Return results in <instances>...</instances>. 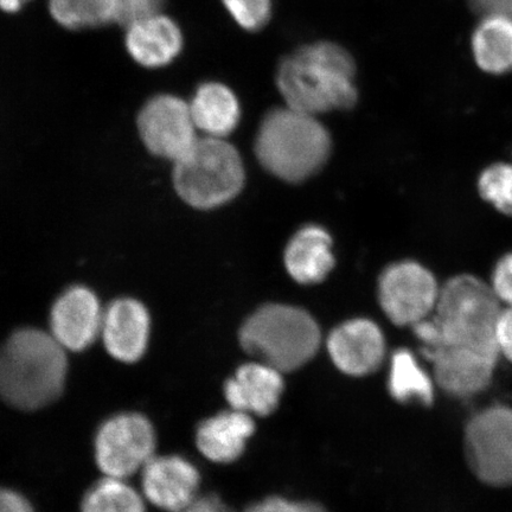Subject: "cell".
I'll return each mask as SVG.
<instances>
[{"label":"cell","instance_id":"6da1fadb","mask_svg":"<svg viewBox=\"0 0 512 512\" xmlns=\"http://www.w3.org/2000/svg\"><path fill=\"white\" fill-rule=\"evenodd\" d=\"M501 304L490 284L460 274L440 287L434 316L413 326L446 393L464 398L489 386L499 357L495 331Z\"/></svg>","mask_w":512,"mask_h":512},{"label":"cell","instance_id":"7a4b0ae2","mask_svg":"<svg viewBox=\"0 0 512 512\" xmlns=\"http://www.w3.org/2000/svg\"><path fill=\"white\" fill-rule=\"evenodd\" d=\"M66 349L38 329L17 330L0 348V399L34 412L60 398L66 386Z\"/></svg>","mask_w":512,"mask_h":512},{"label":"cell","instance_id":"3957f363","mask_svg":"<svg viewBox=\"0 0 512 512\" xmlns=\"http://www.w3.org/2000/svg\"><path fill=\"white\" fill-rule=\"evenodd\" d=\"M356 66L335 43L310 44L280 64L277 83L286 106L312 115L349 110L356 104Z\"/></svg>","mask_w":512,"mask_h":512},{"label":"cell","instance_id":"277c9868","mask_svg":"<svg viewBox=\"0 0 512 512\" xmlns=\"http://www.w3.org/2000/svg\"><path fill=\"white\" fill-rule=\"evenodd\" d=\"M255 153L261 165L275 177L291 183L303 182L329 159L331 138L316 115L288 106L275 108L262 120Z\"/></svg>","mask_w":512,"mask_h":512},{"label":"cell","instance_id":"5b68a950","mask_svg":"<svg viewBox=\"0 0 512 512\" xmlns=\"http://www.w3.org/2000/svg\"><path fill=\"white\" fill-rule=\"evenodd\" d=\"M240 343L259 362L288 373L317 354L320 330L316 320L299 307L270 304L242 325Z\"/></svg>","mask_w":512,"mask_h":512},{"label":"cell","instance_id":"8992f818","mask_svg":"<svg viewBox=\"0 0 512 512\" xmlns=\"http://www.w3.org/2000/svg\"><path fill=\"white\" fill-rule=\"evenodd\" d=\"M174 184L179 197L202 210L223 206L240 194L245 166L238 150L224 138H198L175 162Z\"/></svg>","mask_w":512,"mask_h":512},{"label":"cell","instance_id":"52a82bcc","mask_svg":"<svg viewBox=\"0 0 512 512\" xmlns=\"http://www.w3.org/2000/svg\"><path fill=\"white\" fill-rule=\"evenodd\" d=\"M94 450L96 464L106 477L125 479L155 457V428L142 414L114 415L96 432Z\"/></svg>","mask_w":512,"mask_h":512},{"label":"cell","instance_id":"ba28073f","mask_svg":"<svg viewBox=\"0 0 512 512\" xmlns=\"http://www.w3.org/2000/svg\"><path fill=\"white\" fill-rule=\"evenodd\" d=\"M465 453L483 483L512 485V409L495 406L473 416L465 430Z\"/></svg>","mask_w":512,"mask_h":512},{"label":"cell","instance_id":"9c48e42d","mask_svg":"<svg viewBox=\"0 0 512 512\" xmlns=\"http://www.w3.org/2000/svg\"><path fill=\"white\" fill-rule=\"evenodd\" d=\"M440 286L433 273L419 262H396L383 271L379 281L380 305L399 326H414L432 315Z\"/></svg>","mask_w":512,"mask_h":512},{"label":"cell","instance_id":"30bf717a","mask_svg":"<svg viewBox=\"0 0 512 512\" xmlns=\"http://www.w3.org/2000/svg\"><path fill=\"white\" fill-rule=\"evenodd\" d=\"M138 130L152 155L176 162L196 143L190 106L174 95H158L143 107Z\"/></svg>","mask_w":512,"mask_h":512},{"label":"cell","instance_id":"8fae6325","mask_svg":"<svg viewBox=\"0 0 512 512\" xmlns=\"http://www.w3.org/2000/svg\"><path fill=\"white\" fill-rule=\"evenodd\" d=\"M104 311L95 293L85 286L70 287L50 313V334L62 347L82 351L101 334Z\"/></svg>","mask_w":512,"mask_h":512},{"label":"cell","instance_id":"7c38bea8","mask_svg":"<svg viewBox=\"0 0 512 512\" xmlns=\"http://www.w3.org/2000/svg\"><path fill=\"white\" fill-rule=\"evenodd\" d=\"M200 473L178 456L153 457L142 470L147 501L168 512H182L197 498Z\"/></svg>","mask_w":512,"mask_h":512},{"label":"cell","instance_id":"4fadbf2b","mask_svg":"<svg viewBox=\"0 0 512 512\" xmlns=\"http://www.w3.org/2000/svg\"><path fill=\"white\" fill-rule=\"evenodd\" d=\"M331 360L343 373L364 376L379 368L386 355L381 329L369 319H352L331 332L328 343Z\"/></svg>","mask_w":512,"mask_h":512},{"label":"cell","instance_id":"5bb4252c","mask_svg":"<svg viewBox=\"0 0 512 512\" xmlns=\"http://www.w3.org/2000/svg\"><path fill=\"white\" fill-rule=\"evenodd\" d=\"M150 329L151 319L144 304L123 298L104 311L100 335L108 354L115 360L134 363L145 354Z\"/></svg>","mask_w":512,"mask_h":512},{"label":"cell","instance_id":"9a60e30c","mask_svg":"<svg viewBox=\"0 0 512 512\" xmlns=\"http://www.w3.org/2000/svg\"><path fill=\"white\" fill-rule=\"evenodd\" d=\"M280 371L261 362L245 364L224 386V395L235 411L267 416L279 405L284 392Z\"/></svg>","mask_w":512,"mask_h":512},{"label":"cell","instance_id":"2e32d148","mask_svg":"<svg viewBox=\"0 0 512 512\" xmlns=\"http://www.w3.org/2000/svg\"><path fill=\"white\" fill-rule=\"evenodd\" d=\"M126 47L133 60L142 66L164 67L181 53L182 31L170 17L158 12L128 25Z\"/></svg>","mask_w":512,"mask_h":512},{"label":"cell","instance_id":"e0dca14e","mask_svg":"<svg viewBox=\"0 0 512 512\" xmlns=\"http://www.w3.org/2000/svg\"><path fill=\"white\" fill-rule=\"evenodd\" d=\"M254 431L252 416L232 409L202 422L196 433V444L211 462L232 463L241 457Z\"/></svg>","mask_w":512,"mask_h":512},{"label":"cell","instance_id":"ac0fdd59","mask_svg":"<svg viewBox=\"0 0 512 512\" xmlns=\"http://www.w3.org/2000/svg\"><path fill=\"white\" fill-rule=\"evenodd\" d=\"M285 266L288 274L299 284L320 283L335 266L331 236L318 226H306L286 247Z\"/></svg>","mask_w":512,"mask_h":512},{"label":"cell","instance_id":"d6986e66","mask_svg":"<svg viewBox=\"0 0 512 512\" xmlns=\"http://www.w3.org/2000/svg\"><path fill=\"white\" fill-rule=\"evenodd\" d=\"M189 106L197 130L207 137L224 138L239 124V101L221 83H204L197 89Z\"/></svg>","mask_w":512,"mask_h":512},{"label":"cell","instance_id":"ffe728a7","mask_svg":"<svg viewBox=\"0 0 512 512\" xmlns=\"http://www.w3.org/2000/svg\"><path fill=\"white\" fill-rule=\"evenodd\" d=\"M472 53L477 66L490 75L512 72V19L483 16L472 35Z\"/></svg>","mask_w":512,"mask_h":512},{"label":"cell","instance_id":"44dd1931","mask_svg":"<svg viewBox=\"0 0 512 512\" xmlns=\"http://www.w3.org/2000/svg\"><path fill=\"white\" fill-rule=\"evenodd\" d=\"M389 389L394 398L401 402L419 401L430 405L433 401L430 376L407 350H398L393 356Z\"/></svg>","mask_w":512,"mask_h":512},{"label":"cell","instance_id":"7402d4cb","mask_svg":"<svg viewBox=\"0 0 512 512\" xmlns=\"http://www.w3.org/2000/svg\"><path fill=\"white\" fill-rule=\"evenodd\" d=\"M49 10L57 23L73 30L117 22V0H49Z\"/></svg>","mask_w":512,"mask_h":512},{"label":"cell","instance_id":"603a6c76","mask_svg":"<svg viewBox=\"0 0 512 512\" xmlns=\"http://www.w3.org/2000/svg\"><path fill=\"white\" fill-rule=\"evenodd\" d=\"M81 512H146L142 496L124 479L106 477L87 491Z\"/></svg>","mask_w":512,"mask_h":512},{"label":"cell","instance_id":"cb8c5ba5","mask_svg":"<svg viewBox=\"0 0 512 512\" xmlns=\"http://www.w3.org/2000/svg\"><path fill=\"white\" fill-rule=\"evenodd\" d=\"M480 197L499 213L512 217V164L498 162L488 166L478 177Z\"/></svg>","mask_w":512,"mask_h":512},{"label":"cell","instance_id":"d4e9b609","mask_svg":"<svg viewBox=\"0 0 512 512\" xmlns=\"http://www.w3.org/2000/svg\"><path fill=\"white\" fill-rule=\"evenodd\" d=\"M224 5L242 28H264L271 15V0H223Z\"/></svg>","mask_w":512,"mask_h":512},{"label":"cell","instance_id":"484cf974","mask_svg":"<svg viewBox=\"0 0 512 512\" xmlns=\"http://www.w3.org/2000/svg\"><path fill=\"white\" fill-rule=\"evenodd\" d=\"M165 3L166 0H117V23L128 27L139 19L158 14Z\"/></svg>","mask_w":512,"mask_h":512},{"label":"cell","instance_id":"4316f807","mask_svg":"<svg viewBox=\"0 0 512 512\" xmlns=\"http://www.w3.org/2000/svg\"><path fill=\"white\" fill-rule=\"evenodd\" d=\"M490 286L499 302L512 306V252L498 260L492 272Z\"/></svg>","mask_w":512,"mask_h":512},{"label":"cell","instance_id":"83f0119b","mask_svg":"<svg viewBox=\"0 0 512 512\" xmlns=\"http://www.w3.org/2000/svg\"><path fill=\"white\" fill-rule=\"evenodd\" d=\"M245 512H326V510L317 503L291 502L285 498L270 497L251 505Z\"/></svg>","mask_w":512,"mask_h":512},{"label":"cell","instance_id":"f1b7e54d","mask_svg":"<svg viewBox=\"0 0 512 512\" xmlns=\"http://www.w3.org/2000/svg\"><path fill=\"white\" fill-rule=\"evenodd\" d=\"M495 334L499 355L512 363V306H505L499 313Z\"/></svg>","mask_w":512,"mask_h":512},{"label":"cell","instance_id":"f546056e","mask_svg":"<svg viewBox=\"0 0 512 512\" xmlns=\"http://www.w3.org/2000/svg\"><path fill=\"white\" fill-rule=\"evenodd\" d=\"M467 4L477 15H501L512 19V0H467Z\"/></svg>","mask_w":512,"mask_h":512},{"label":"cell","instance_id":"4dcf8cb0","mask_svg":"<svg viewBox=\"0 0 512 512\" xmlns=\"http://www.w3.org/2000/svg\"><path fill=\"white\" fill-rule=\"evenodd\" d=\"M0 512H34V509L18 492L0 488Z\"/></svg>","mask_w":512,"mask_h":512},{"label":"cell","instance_id":"1f68e13d","mask_svg":"<svg viewBox=\"0 0 512 512\" xmlns=\"http://www.w3.org/2000/svg\"><path fill=\"white\" fill-rule=\"evenodd\" d=\"M182 512H235L232 508L228 507L220 497L211 495L197 497L187 509Z\"/></svg>","mask_w":512,"mask_h":512},{"label":"cell","instance_id":"d6a6232c","mask_svg":"<svg viewBox=\"0 0 512 512\" xmlns=\"http://www.w3.org/2000/svg\"><path fill=\"white\" fill-rule=\"evenodd\" d=\"M28 2L29 0H0V9L6 12H16Z\"/></svg>","mask_w":512,"mask_h":512}]
</instances>
